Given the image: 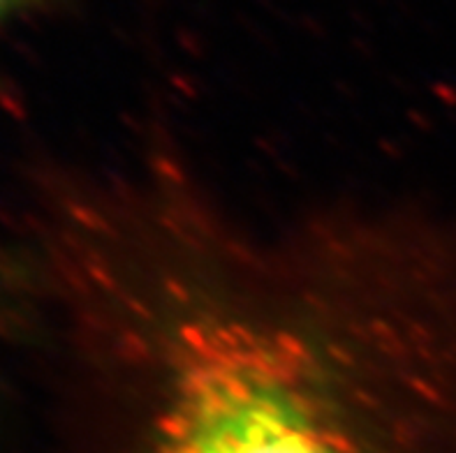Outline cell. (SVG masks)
Masks as SVG:
<instances>
[{"instance_id":"6da1fadb","label":"cell","mask_w":456,"mask_h":453,"mask_svg":"<svg viewBox=\"0 0 456 453\" xmlns=\"http://www.w3.org/2000/svg\"><path fill=\"white\" fill-rule=\"evenodd\" d=\"M121 359L144 453H382L456 373L408 289L320 250L165 230L114 259Z\"/></svg>"},{"instance_id":"7a4b0ae2","label":"cell","mask_w":456,"mask_h":453,"mask_svg":"<svg viewBox=\"0 0 456 453\" xmlns=\"http://www.w3.org/2000/svg\"><path fill=\"white\" fill-rule=\"evenodd\" d=\"M26 0H0V19L5 17V14H10V12L17 10L19 5H23Z\"/></svg>"}]
</instances>
